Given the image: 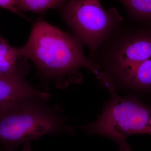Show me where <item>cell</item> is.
I'll return each mask as SVG.
<instances>
[{"label":"cell","instance_id":"obj_1","mask_svg":"<svg viewBox=\"0 0 151 151\" xmlns=\"http://www.w3.org/2000/svg\"><path fill=\"white\" fill-rule=\"evenodd\" d=\"M84 45L73 35L39 19L33 25L27 43L17 47V52L31 60L41 77L54 82L58 88L65 89L82 83L81 68L100 76L98 65L84 55Z\"/></svg>","mask_w":151,"mask_h":151},{"label":"cell","instance_id":"obj_2","mask_svg":"<svg viewBox=\"0 0 151 151\" xmlns=\"http://www.w3.org/2000/svg\"><path fill=\"white\" fill-rule=\"evenodd\" d=\"M151 60V22L123 19L96 50L91 60L99 79L109 91L127 76Z\"/></svg>","mask_w":151,"mask_h":151},{"label":"cell","instance_id":"obj_3","mask_svg":"<svg viewBox=\"0 0 151 151\" xmlns=\"http://www.w3.org/2000/svg\"><path fill=\"white\" fill-rule=\"evenodd\" d=\"M37 98L20 99L0 106V143L16 150L21 145L46 135L71 134L74 128L58 105Z\"/></svg>","mask_w":151,"mask_h":151},{"label":"cell","instance_id":"obj_4","mask_svg":"<svg viewBox=\"0 0 151 151\" xmlns=\"http://www.w3.org/2000/svg\"><path fill=\"white\" fill-rule=\"evenodd\" d=\"M97 121L82 127L89 134L111 138L119 146V151H132L126 139L137 134L151 135V107L134 97H120L111 93Z\"/></svg>","mask_w":151,"mask_h":151},{"label":"cell","instance_id":"obj_5","mask_svg":"<svg viewBox=\"0 0 151 151\" xmlns=\"http://www.w3.org/2000/svg\"><path fill=\"white\" fill-rule=\"evenodd\" d=\"M61 14L72 35L88 47L90 60L124 19L114 8L106 11L99 0H70L62 6Z\"/></svg>","mask_w":151,"mask_h":151},{"label":"cell","instance_id":"obj_6","mask_svg":"<svg viewBox=\"0 0 151 151\" xmlns=\"http://www.w3.org/2000/svg\"><path fill=\"white\" fill-rule=\"evenodd\" d=\"M27 98H40L48 101L50 94L34 87L24 77L0 75V106Z\"/></svg>","mask_w":151,"mask_h":151},{"label":"cell","instance_id":"obj_7","mask_svg":"<svg viewBox=\"0 0 151 151\" xmlns=\"http://www.w3.org/2000/svg\"><path fill=\"white\" fill-rule=\"evenodd\" d=\"M30 68L27 58L18 54L17 47L0 36V75L26 78Z\"/></svg>","mask_w":151,"mask_h":151},{"label":"cell","instance_id":"obj_8","mask_svg":"<svg viewBox=\"0 0 151 151\" xmlns=\"http://www.w3.org/2000/svg\"><path fill=\"white\" fill-rule=\"evenodd\" d=\"M127 9L129 18L151 22V0H119Z\"/></svg>","mask_w":151,"mask_h":151},{"label":"cell","instance_id":"obj_9","mask_svg":"<svg viewBox=\"0 0 151 151\" xmlns=\"http://www.w3.org/2000/svg\"><path fill=\"white\" fill-rule=\"evenodd\" d=\"M70 0H16L17 9L23 12H30L41 14L50 8L62 6Z\"/></svg>","mask_w":151,"mask_h":151},{"label":"cell","instance_id":"obj_10","mask_svg":"<svg viewBox=\"0 0 151 151\" xmlns=\"http://www.w3.org/2000/svg\"><path fill=\"white\" fill-rule=\"evenodd\" d=\"M14 3V0H0V7L8 9L10 8Z\"/></svg>","mask_w":151,"mask_h":151},{"label":"cell","instance_id":"obj_11","mask_svg":"<svg viewBox=\"0 0 151 151\" xmlns=\"http://www.w3.org/2000/svg\"><path fill=\"white\" fill-rule=\"evenodd\" d=\"M0 151H16V150H8L4 149L3 150H0ZM19 151H33L32 149L31 145L30 142L25 143L23 145V147Z\"/></svg>","mask_w":151,"mask_h":151}]
</instances>
